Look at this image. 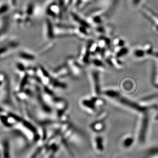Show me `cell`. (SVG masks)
<instances>
[{"mask_svg": "<svg viewBox=\"0 0 158 158\" xmlns=\"http://www.w3.org/2000/svg\"><path fill=\"white\" fill-rule=\"evenodd\" d=\"M8 6L7 5H4L2 6L1 8H0V15L2 14H3L4 12H6V11L7 10Z\"/></svg>", "mask_w": 158, "mask_h": 158, "instance_id": "1", "label": "cell"}, {"mask_svg": "<svg viewBox=\"0 0 158 158\" xmlns=\"http://www.w3.org/2000/svg\"><path fill=\"white\" fill-rule=\"evenodd\" d=\"M32 9H33V6H32V5H29V7L27 9V13L29 14V15H31L32 13Z\"/></svg>", "mask_w": 158, "mask_h": 158, "instance_id": "2", "label": "cell"}, {"mask_svg": "<svg viewBox=\"0 0 158 158\" xmlns=\"http://www.w3.org/2000/svg\"><path fill=\"white\" fill-rule=\"evenodd\" d=\"M12 2V4L13 5H16V3H17V0H11Z\"/></svg>", "mask_w": 158, "mask_h": 158, "instance_id": "3", "label": "cell"}, {"mask_svg": "<svg viewBox=\"0 0 158 158\" xmlns=\"http://www.w3.org/2000/svg\"><path fill=\"white\" fill-rule=\"evenodd\" d=\"M139 1V0H134V2L135 3H137Z\"/></svg>", "mask_w": 158, "mask_h": 158, "instance_id": "4", "label": "cell"}, {"mask_svg": "<svg viewBox=\"0 0 158 158\" xmlns=\"http://www.w3.org/2000/svg\"><path fill=\"white\" fill-rule=\"evenodd\" d=\"M2 82L1 81H0V85H1Z\"/></svg>", "mask_w": 158, "mask_h": 158, "instance_id": "5", "label": "cell"}]
</instances>
